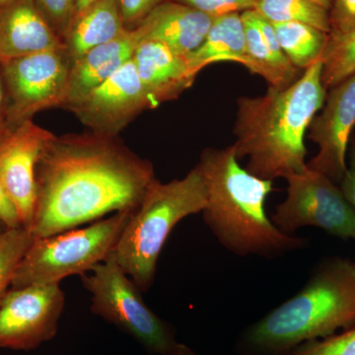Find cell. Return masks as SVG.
Here are the masks:
<instances>
[{"label": "cell", "mask_w": 355, "mask_h": 355, "mask_svg": "<svg viewBox=\"0 0 355 355\" xmlns=\"http://www.w3.org/2000/svg\"><path fill=\"white\" fill-rule=\"evenodd\" d=\"M71 62L64 50H51L0 62L7 100V125L44 110L62 107Z\"/></svg>", "instance_id": "9c48e42d"}, {"label": "cell", "mask_w": 355, "mask_h": 355, "mask_svg": "<svg viewBox=\"0 0 355 355\" xmlns=\"http://www.w3.org/2000/svg\"><path fill=\"white\" fill-rule=\"evenodd\" d=\"M321 60L303 70L286 88L268 87L259 97H240L232 144L246 170L272 181L305 171V135L326 100Z\"/></svg>", "instance_id": "7a4b0ae2"}, {"label": "cell", "mask_w": 355, "mask_h": 355, "mask_svg": "<svg viewBox=\"0 0 355 355\" xmlns=\"http://www.w3.org/2000/svg\"><path fill=\"white\" fill-rule=\"evenodd\" d=\"M164 355H198L193 352V349H190V347H187L186 345H183V343H176L171 349L165 354Z\"/></svg>", "instance_id": "d6a6232c"}, {"label": "cell", "mask_w": 355, "mask_h": 355, "mask_svg": "<svg viewBox=\"0 0 355 355\" xmlns=\"http://www.w3.org/2000/svg\"><path fill=\"white\" fill-rule=\"evenodd\" d=\"M116 0H100L76 13L62 44L70 62L125 31Z\"/></svg>", "instance_id": "d6986e66"}, {"label": "cell", "mask_w": 355, "mask_h": 355, "mask_svg": "<svg viewBox=\"0 0 355 355\" xmlns=\"http://www.w3.org/2000/svg\"><path fill=\"white\" fill-rule=\"evenodd\" d=\"M100 1V0H76V14L81 12L84 9L87 7L92 6L96 2Z\"/></svg>", "instance_id": "836d02e7"}, {"label": "cell", "mask_w": 355, "mask_h": 355, "mask_svg": "<svg viewBox=\"0 0 355 355\" xmlns=\"http://www.w3.org/2000/svg\"><path fill=\"white\" fill-rule=\"evenodd\" d=\"M53 137L32 120L7 125L0 132V184L17 205L28 230L36 207L37 164Z\"/></svg>", "instance_id": "8fae6325"}, {"label": "cell", "mask_w": 355, "mask_h": 355, "mask_svg": "<svg viewBox=\"0 0 355 355\" xmlns=\"http://www.w3.org/2000/svg\"><path fill=\"white\" fill-rule=\"evenodd\" d=\"M132 212H116L83 228L34 238L14 272L11 288L60 284L83 275L113 253Z\"/></svg>", "instance_id": "8992f818"}, {"label": "cell", "mask_w": 355, "mask_h": 355, "mask_svg": "<svg viewBox=\"0 0 355 355\" xmlns=\"http://www.w3.org/2000/svg\"><path fill=\"white\" fill-rule=\"evenodd\" d=\"M165 0H116L125 29L133 30L154 7Z\"/></svg>", "instance_id": "f1b7e54d"}, {"label": "cell", "mask_w": 355, "mask_h": 355, "mask_svg": "<svg viewBox=\"0 0 355 355\" xmlns=\"http://www.w3.org/2000/svg\"><path fill=\"white\" fill-rule=\"evenodd\" d=\"M13 1V0H0V6L8 3V2Z\"/></svg>", "instance_id": "8d00e7d4"}, {"label": "cell", "mask_w": 355, "mask_h": 355, "mask_svg": "<svg viewBox=\"0 0 355 355\" xmlns=\"http://www.w3.org/2000/svg\"><path fill=\"white\" fill-rule=\"evenodd\" d=\"M355 326V261L327 259L295 295L248 327L240 355H284L308 340Z\"/></svg>", "instance_id": "277c9868"}, {"label": "cell", "mask_w": 355, "mask_h": 355, "mask_svg": "<svg viewBox=\"0 0 355 355\" xmlns=\"http://www.w3.org/2000/svg\"><path fill=\"white\" fill-rule=\"evenodd\" d=\"M214 18L180 2L165 0L133 29L137 42L155 41L179 55L197 50Z\"/></svg>", "instance_id": "5bb4252c"}, {"label": "cell", "mask_w": 355, "mask_h": 355, "mask_svg": "<svg viewBox=\"0 0 355 355\" xmlns=\"http://www.w3.org/2000/svg\"><path fill=\"white\" fill-rule=\"evenodd\" d=\"M33 239L31 232L24 227L6 230L0 236V303L9 291L16 268Z\"/></svg>", "instance_id": "cb8c5ba5"}, {"label": "cell", "mask_w": 355, "mask_h": 355, "mask_svg": "<svg viewBox=\"0 0 355 355\" xmlns=\"http://www.w3.org/2000/svg\"><path fill=\"white\" fill-rule=\"evenodd\" d=\"M254 10L270 23H305L331 32L329 11L311 0H258Z\"/></svg>", "instance_id": "7402d4cb"}, {"label": "cell", "mask_w": 355, "mask_h": 355, "mask_svg": "<svg viewBox=\"0 0 355 355\" xmlns=\"http://www.w3.org/2000/svg\"><path fill=\"white\" fill-rule=\"evenodd\" d=\"M284 355H355V326L340 334L301 343Z\"/></svg>", "instance_id": "d4e9b609"}, {"label": "cell", "mask_w": 355, "mask_h": 355, "mask_svg": "<svg viewBox=\"0 0 355 355\" xmlns=\"http://www.w3.org/2000/svg\"><path fill=\"white\" fill-rule=\"evenodd\" d=\"M0 223L6 230L23 228L22 218L17 205L0 184Z\"/></svg>", "instance_id": "f546056e"}, {"label": "cell", "mask_w": 355, "mask_h": 355, "mask_svg": "<svg viewBox=\"0 0 355 355\" xmlns=\"http://www.w3.org/2000/svg\"><path fill=\"white\" fill-rule=\"evenodd\" d=\"M320 111L308 128V139L319 151L307 167L340 184L347 172V149L355 127V73L329 89Z\"/></svg>", "instance_id": "4fadbf2b"}, {"label": "cell", "mask_w": 355, "mask_h": 355, "mask_svg": "<svg viewBox=\"0 0 355 355\" xmlns=\"http://www.w3.org/2000/svg\"><path fill=\"white\" fill-rule=\"evenodd\" d=\"M39 10L50 23L60 40L64 39L76 15V0H34Z\"/></svg>", "instance_id": "484cf974"}, {"label": "cell", "mask_w": 355, "mask_h": 355, "mask_svg": "<svg viewBox=\"0 0 355 355\" xmlns=\"http://www.w3.org/2000/svg\"><path fill=\"white\" fill-rule=\"evenodd\" d=\"M246 40L247 62L251 73L261 76L268 87L286 88L297 80L301 70L296 69L284 55L272 23L254 9L241 13Z\"/></svg>", "instance_id": "ac0fdd59"}, {"label": "cell", "mask_w": 355, "mask_h": 355, "mask_svg": "<svg viewBox=\"0 0 355 355\" xmlns=\"http://www.w3.org/2000/svg\"><path fill=\"white\" fill-rule=\"evenodd\" d=\"M196 74L207 65L235 62L246 65V40L241 14L230 13L214 19L202 44L184 55Z\"/></svg>", "instance_id": "ffe728a7"}, {"label": "cell", "mask_w": 355, "mask_h": 355, "mask_svg": "<svg viewBox=\"0 0 355 355\" xmlns=\"http://www.w3.org/2000/svg\"><path fill=\"white\" fill-rule=\"evenodd\" d=\"M320 60L322 83L327 91L355 73V31L329 33Z\"/></svg>", "instance_id": "603a6c76"}, {"label": "cell", "mask_w": 355, "mask_h": 355, "mask_svg": "<svg viewBox=\"0 0 355 355\" xmlns=\"http://www.w3.org/2000/svg\"><path fill=\"white\" fill-rule=\"evenodd\" d=\"M329 17L331 32L345 34L355 31V0H331Z\"/></svg>", "instance_id": "83f0119b"}, {"label": "cell", "mask_w": 355, "mask_h": 355, "mask_svg": "<svg viewBox=\"0 0 355 355\" xmlns=\"http://www.w3.org/2000/svg\"><path fill=\"white\" fill-rule=\"evenodd\" d=\"M80 277L91 295V311L132 336L149 352L164 355L177 343L172 327L146 304L141 291L113 253Z\"/></svg>", "instance_id": "52a82bcc"}, {"label": "cell", "mask_w": 355, "mask_h": 355, "mask_svg": "<svg viewBox=\"0 0 355 355\" xmlns=\"http://www.w3.org/2000/svg\"><path fill=\"white\" fill-rule=\"evenodd\" d=\"M6 227H4V226L2 225L1 223H0V236L3 234V233L6 232Z\"/></svg>", "instance_id": "d590c367"}, {"label": "cell", "mask_w": 355, "mask_h": 355, "mask_svg": "<svg viewBox=\"0 0 355 355\" xmlns=\"http://www.w3.org/2000/svg\"><path fill=\"white\" fill-rule=\"evenodd\" d=\"M7 125V100L1 70H0V132Z\"/></svg>", "instance_id": "1f68e13d"}, {"label": "cell", "mask_w": 355, "mask_h": 355, "mask_svg": "<svg viewBox=\"0 0 355 355\" xmlns=\"http://www.w3.org/2000/svg\"><path fill=\"white\" fill-rule=\"evenodd\" d=\"M153 163L119 137L94 132L51 139L36 167L37 200L29 231L46 237L137 210L155 181Z\"/></svg>", "instance_id": "6da1fadb"}, {"label": "cell", "mask_w": 355, "mask_h": 355, "mask_svg": "<svg viewBox=\"0 0 355 355\" xmlns=\"http://www.w3.org/2000/svg\"><path fill=\"white\" fill-rule=\"evenodd\" d=\"M233 146L207 148L196 168L207 191L203 221L222 246L238 256L277 258L307 246L308 240L282 232L268 218L266 198L272 181L242 168Z\"/></svg>", "instance_id": "3957f363"}, {"label": "cell", "mask_w": 355, "mask_h": 355, "mask_svg": "<svg viewBox=\"0 0 355 355\" xmlns=\"http://www.w3.org/2000/svg\"><path fill=\"white\" fill-rule=\"evenodd\" d=\"M132 62L155 108L162 103L177 99L193 85L198 76L184 55L155 41L137 44Z\"/></svg>", "instance_id": "9a60e30c"}, {"label": "cell", "mask_w": 355, "mask_h": 355, "mask_svg": "<svg viewBox=\"0 0 355 355\" xmlns=\"http://www.w3.org/2000/svg\"><path fill=\"white\" fill-rule=\"evenodd\" d=\"M197 9L210 17L230 13H240L251 10L256 6L258 0H172Z\"/></svg>", "instance_id": "4316f807"}, {"label": "cell", "mask_w": 355, "mask_h": 355, "mask_svg": "<svg viewBox=\"0 0 355 355\" xmlns=\"http://www.w3.org/2000/svg\"><path fill=\"white\" fill-rule=\"evenodd\" d=\"M51 50H64V44L34 0L0 6V62Z\"/></svg>", "instance_id": "2e32d148"}, {"label": "cell", "mask_w": 355, "mask_h": 355, "mask_svg": "<svg viewBox=\"0 0 355 355\" xmlns=\"http://www.w3.org/2000/svg\"><path fill=\"white\" fill-rule=\"evenodd\" d=\"M156 109L147 96L132 60L113 76L67 110L91 132L119 137L146 110Z\"/></svg>", "instance_id": "7c38bea8"}, {"label": "cell", "mask_w": 355, "mask_h": 355, "mask_svg": "<svg viewBox=\"0 0 355 355\" xmlns=\"http://www.w3.org/2000/svg\"><path fill=\"white\" fill-rule=\"evenodd\" d=\"M137 44L133 30H125L116 39L96 46L74 60L70 65L69 85L62 108L67 109L80 101L113 76L132 60Z\"/></svg>", "instance_id": "e0dca14e"}, {"label": "cell", "mask_w": 355, "mask_h": 355, "mask_svg": "<svg viewBox=\"0 0 355 355\" xmlns=\"http://www.w3.org/2000/svg\"><path fill=\"white\" fill-rule=\"evenodd\" d=\"M311 1L315 2L318 6L323 7L328 11L330 10L331 0H311Z\"/></svg>", "instance_id": "e575fe53"}, {"label": "cell", "mask_w": 355, "mask_h": 355, "mask_svg": "<svg viewBox=\"0 0 355 355\" xmlns=\"http://www.w3.org/2000/svg\"><path fill=\"white\" fill-rule=\"evenodd\" d=\"M64 303L60 284L9 289L0 303V349H34L55 338Z\"/></svg>", "instance_id": "30bf717a"}, {"label": "cell", "mask_w": 355, "mask_h": 355, "mask_svg": "<svg viewBox=\"0 0 355 355\" xmlns=\"http://www.w3.org/2000/svg\"><path fill=\"white\" fill-rule=\"evenodd\" d=\"M286 179L287 197L270 218L282 232L291 235L314 226L334 237L355 240V209L338 184L308 167Z\"/></svg>", "instance_id": "ba28073f"}, {"label": "cell", "mask_w": 355, "mask_h": 355, "mask_svg": "<svg viewBox=\"0 0 355 355\" xmlns=\"http://www.w3.org/2000/svg\"><path fill=\"white\" fill-rule=\"evenodd\" d=\"M349 157L347 172L338 186L355 209V137L350 139Z\"/></svg>", "instance_id": "4dcf8cb0"}, {"label": "cell", "mask_w": 355, "mask_h": 355, "mask_svg": "<svg viewBox=\"0 0 355 355\" xmlns=\"http://www.w3.org/2000/svg\"><path fill=\"white\" fill-rule=\"evenodd\" d=\"M272 25L280 48L296 69L305 70L319 62L328 41V33L305 23H272Z\"/></svg>", "instance_id": "44dd1931"}, {"label": "cell", "mask_w": 355, "mask_h": 355, "mask_svg": "<svg viewBox=\"0 0 355 355\" xmlns=\"http://www.w3.org/2000/svg\"><path fill=\"white\" fill-rule=\"evenodd\" d=\"M207 191L197 168L183 179L149 186L114 247L113 254L128 277L146 292L153 286L162 248L182 219L202 212Z\"/></svg>", "instance_id": "5b68a950"}]
</instances>
